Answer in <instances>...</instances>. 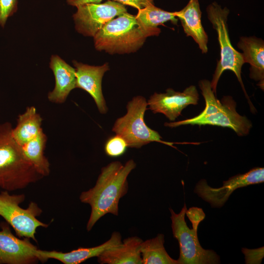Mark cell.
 Here are the masks:
<instances>
[{
    "instance_id": "10",
    "label": "cell",
    "mask_w": 264,
    "mask_h": 264,
    "mask_svg": "<svg viewBox=\"0 0 264 264\" xmlns=\"http://www.w3.org/2000/svg\"><path fill=\"white\" fill-rule=\"evenodd\" d=\"M264 168H254L247 173L238 174L223 181L219 188L210 186L205 179L200 180L196 184L194 192L213 208L222 207L232 193L236 189L250 185L263 183Z\"/></svg>"
},
{
    "instance_id": "16",
    "label": "cell",
    "mask_w": 264,
    "mask_h": 264,
    "mask_svg": "<svg viewBox=\"0 0 264 264\" xmlns=\"http://www.w3.org/2000/svg\"><path fill=\"white\" fill-rule=\"evenodd\" d=\"M181 23L184 33L198 45L202 53L208 52V35L201 24V12L198 0H190L182 9L174 12Z\"/></svg>"
},
{
    "instance_id": "25",
    "label": "cell",
    "mask_w": 264,
    "mask_h": 264,
    "mask_svg": "<svg viewBox=\"0 0 264 264\" xmlns=\"http://www.w3.org/2000/svg\"><path fill=\"white\" fill-rule=\"evenodd\" d=\"M242 252L245 256V264H261L264 257V247L254 249L243 248Z\"/></svg>"
},
{
    "instance_id": "3",
    "label": "cell",
    "mask_w": 264,
    "mask_h": 264,
    "mask_svg": "<svg viewBox=\"0 0 264 264\" xmlns=\"http://www.w3.org/2000/svg\"><path fill=\"white\" fill-rule=\"evenodd\" d=\"M12 128L8 122L0 124V188L8 192L24 188L43 177L13 138Z\"/></svg>"
},
{
    "instance_id": "24",
    "label": "cell",
    "mask_w": 264,
    "mask_h": 264,
    "mask_svg": "<svg viewBox=\"0 0 264 264\" xmlns=\"http://www.w3.org/2000/svg\"><path fill=\"white\" fill-rule=\"evenodd\" d=\"M18 0H0V26L4 27L8 19L18 10Z\"/></svg>"
},
{
    "instance_id": "11",
    "label": "cell",
    "mask_w": 264,
    "mask_h": 264,
    "mask_svg": "<svg viewBox=\"0 0 264 264\" xmlns=\"http://www.w3.org/2000/svg\"><path fill=\"white\" fill-rule=\"evenodd\" d=\"M0 264H33L40 261L38 248L29 239L12 233L6 222L0 223Z\"/></svg>"
},
{
    "instance_id": "22",
    "label": "cell",
    "mask_w": 264,
    "mask_h": 264,
    "mask_svg": "<svg viewBox=\"0 0 264 264\" xmlns=\"http://www.w3.org/2000/svg\"><path fill=\"white\" fill-rule=\"evenodd\" d=\"M164 235L158 234L155 237L142 241L140 244L142 264H178L166 251Z\"/></svg>"
},
{
    "instance_id": "17",
    "label": "cell",
    "mask_w": 264,
    "mask_h": 264,
    "mask_svg": "<svg viewBox=\"0 0 264 264\" xmlns=\"http://www.w3.org/2000/svg\"><path fill=\"white\" fill-rule=\"evenodd\" d=\"M142 241L136 236L126 238L103 252L97 257V261L101 264H142L140 251Z\"/></svg>"
},
{
    "instance_id": "9",
    "label": "cell",
    "mask_w": 264,
    "mask_h": 264,
    "mask_svg": "<svg viewBox=\"0 0 264 264\" xmlns=\"http://www.w3.org/2000/svg\"><path fill=\"white\" fill-rule=\"evenodd\" d=\"M76 8L73 15L76 30L85 36L92 37L108 22L127 12L124 5L111 0L102 3L86 4Z\"/></svg>"
},
{
    "instance_id": "8",
    "label": "cell",
    "mask_w": 264,
    "mask_h": 264,
    "mask_svg": "<svg viewBox=\"0 0 264 264\" xmlns=\"http://www.w3.org/2000/svg\"><path fill=\"white\" fill-rule=\"evenodd\" d=\"M220 106L206 116L199 115L188 119L165 123L164 125L175 128L181 125H213L227 127L234 130L239 136L247 135L251 127V122L240 115L236 110V104L230 96H224Z\"/></svg>"
},
{
    "instance_id": "26",
    "label": "cell",
    "mask_w": 264,
    "mask_h": 264,
    "mask_svg": "<svg viewBox=\"0 0 264 264\" xmlns=\"http://www.w3.org/2000/svg\"><path fill=\"white\" fill-rule=\"evenodd\" d=\"M124 5H129L138 10L142 9L149 5L154 4V0H111Z\"/></svg>"
},
{
    "instance_id": "15",
    "label": "cell",
    "mask_w": 264,
    "mask_h": 264,
    "mask_svg": "<svg viewBox=\"0 0 264 264\" xmlns=\"http://www.w3.org/2000/svg\"><path fill=\"white\" fill-rule=\"evenodd\" d=\"M49 67L54 74L55 84L48 93V99L52 103H63L70 91L76 88L75 69L57 55L51 56Z\"/></svg>"
},
{
    "instance_id": "23",
    "label": "cell",
    "mask_w": 264,
    "mask_h": 264,
    "mask_svg": "<svg viewBox=\"0 0 264 264\" xmlns=\"http://www.w3.org/2000/svg\"><path fill=\"white\" fill-rule=\"evenodd\" d=\"M127 147L125 140L120 136L116 134L107 141L105 145V151L109 156L118 157L125 153Z\"/></svg>"
},
{
    "instance_id": "7",
    "label": "cell",
    "mask_w": 264,
    "mask_h": 264,
    "mask_svg": "<svg viewBox=\"0 0 264 264\" xmlns=\"http://www.w3.org/2000/svg\"><path fill=\"white\" fill-rule=\"evenodd\" d=\"M25 198L24 194L11 195L6 190L0 192V216L13 228L19 238L31 239L37 242V229L47 228L48 224L37 219L42 210L36 203L31 202L26 209L20 206Z\"/></svg>"
},
{
    "instance_id": "12",
    "label": "cell",
    "mask_w": 264,
    "mask_h": 264,
    "mask_svg": "<svg viewBox=\"0 0 264 264\" xmlns=\"http://www.w3.org/2000/svg\"><path fill=\"white\" fill-rule=\"evenodd\" d=\"M199 99L196 87L190 86L183 92L168 88L165 93H154L147 102L153 113L164 114L170 121H175L181 111L190 105H196Z\"/></svg>"
},
{
    "instance_id": "13",
    "label": "cell",
    "mask_w": 264,
    "mask_h": 264,
    "mask_svg": "<svg viewBox=\"0 0 264 264\" xmlns=\"http://www.w3.org/2000/svg\"><path fill=\"white\" fill-rule=\"evenodd\" d=\"M76 70V88H81L93 99L101 113H106L108 108L102 90V80L105 73L109 70L108 63L94 66L73 61Z\"/></svg>"
},
{
    "instance_id": "19",
    "label": "cell",
    "mask_w": 264,
    "mask_h": 264,
    "mask_svg": "<svg viewBox=\"0 0 264 264\" xmlns=\"http://www.w3.org/2000/svg\"><path fill=\"white\" fill-rule=\"evenodd\" d=\"M42 121L43 118L35 107H27L25 111L18 116L17 125L12 128L13 138L20 146H23L43 131Z\"/></svg>"
},
{
    "instance_id": "2",
    "label": "cell",
    "mask_w": 264,
    "mask_h": 264,
    "mask_svg": "<svg viewBox=\"0 0 264 264\" xmlns=\"http://www.w3.org/2000/svg\"><path fill=\"white\" fill-rule=\"evenodd\" d=\"M174 237L179 244L178 264H218L220 256L213 250H206L200 244L198 228L204 219L201 208L193 207L187 210L185 204L177 214L170 208Z\"/></svg>"
},
{
    "instance_id": "1",
    "label": "cell",
    "mask_w": 264,
    "mask_h": 264,
    "mask_svg": "<svg viewBox=\"0 0 264 264\" xmlns=\"http://www.w3.org/2000/svg\"><path fill=\"white\" fill-rule=\"evenodd\" d=\"M135 167L133 159L129 160L124 165L119 161L112 162L101 169L94 186L81 194L80 201L91 207L88 231L107 214L118 215L119 200L129 189L127 177Z\"/></svg>"
},
{
    "instance_id": "18",
    "label": "cell",
    "mask_w": 264,
    "mask_h": 264,
    "mask_svg": "<svg viewBox=\"0 0 264 264\" xmlns=\"http://www.w3.org/2000/svg\"><path fill=\"white\" fill-rule=\"evenodd\" d=\"M242 50L244 63L250 65V77L259 81L258 84L264 89V42L255 37H242L237 44Z\"/></svg>"
},
{
    "instance_id": "4",
    "label": "cell",
    "mask_w": 264,
    "mask_h": 264,
    "mask_svg": "<svg viewBox=\"0 0 264 264\" xmlns=\"http://www.w3.org/2000/svg\"><path fill=\"white\" fill-rule=\"evenodd\" d=\"M149 37L138 23L135 16L124 13L105 24L93 37L95 48L113 54L133 53Z\"/></svg>"
},
{
    "instance_id": "21",
    "label": "cell",
    "mask_w": 264,
    "mask_h": 264,
    "mask_svg": "<svg viewBox=\"0 0 264 264\" xmlns=\"http://www.w3.org/2000/svg\"><path fill=\"white\" fill-rule=\"evenodd\" d=\"M46 135L42 131L35 138L22 146L26 158L43 177L49 175L50 163L44 154Z\"/></svg>"
},
{
    "instance_id": "14",
    "label": "cell",
    "mask_w": 264,
    "mask_h": 264,
    "mask_svg": "<svg viewBox=\"0 0 264 264\" xmlns=\"http://www.w3.org/2000/svg\"><path fill=\"white\" fill-rule=\"evenodd\" d=\"M121 239L120 233L114 231L109 240L96 246L89 248L80 247L65 253L38 249V253L40 257V261L42 262H45L49 259H53L64 264H79L90 258L97 257L105 250L121 243Z\"/></svg>"
},
{
    "instance_id": "20",
    "label": "cell",
    "mask_w": 264,
    "mask_h": 264,
    "mask_svg": "<svg viewBox=\"0 0 264 264\" xmlns=\"http://www.w3.org/2000/svg\"><path fill=\"white\" fill-rule=\"evenodd\" d=\"M135 16L136 19L141 27L146 31L150 36H158L160 33V29L158 26L171 21L176 24L178 19L175 16L174 12L166 11L158 8L154 4L138 10Z\"/></svg>"
},
{
    "instance_id": "5",
    "label": "cell",
    "mask_w": 264,
    "mask_h": 264,
    "mask_svg": "<svg viewBox=\"0 0 264 264\" xmlns=\"http://www.w3.org/2000/svg\"><path fill=\"white\" fill-rule=\"evenodd\" d=\"M206 11L208 19L217 32L220 47V59L210 82L212 90L216 94L220 76L225 70H230L236 75L250 102L241 77L242 67L244 64L242 55L233 47L229 36L227 22L229 10L213 2L207 6Z\"/></svg>"
},
{
    "instance_id": "27",
    "label": "cell",
    "mask_w": 264,
    "mask_h": 264,
    "mask_svg": "<svg viewBox=\"0 0 264 264\" xmlns=\"http://www.w3.org/2000/svg\"><path fill=\"white\" fill-rule=\"evenodd\" d=\"M69 5L76 7L88 3H100L103 0H66Z\"/></svg>"
},
{
    "instance_id": "6",
    "label": "cell",
    "mask_w": 264,
    "mask_h": 264,
    "mask_svg": "<svg viewBox=\"0 0 264 264\" xmlns=\"http://www.w3.org/2000/svg\"><path fill=\"white\" fill-rule=\"evenodd\" d=\"M148 104L141 96L134 97L127 106V113L118 118L112 131L126 141L128 147L139 148L152 142H158L173 148L174 143L164 141L158 132L150 128L145 122L144 114Z\"/></svg>"
}]
</instances>
